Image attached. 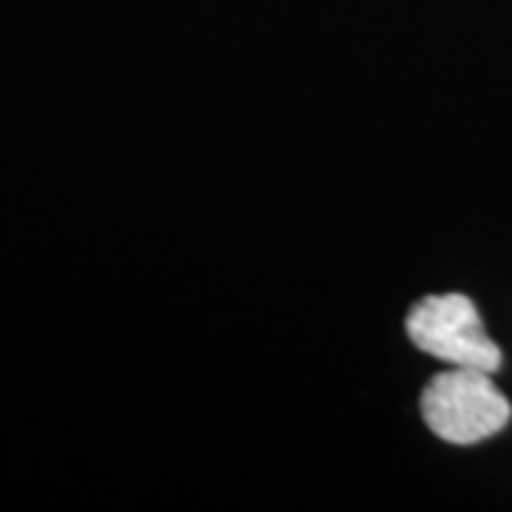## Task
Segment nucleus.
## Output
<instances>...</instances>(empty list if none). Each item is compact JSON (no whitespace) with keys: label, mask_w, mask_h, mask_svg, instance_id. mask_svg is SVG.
Wrapping results in <instances>:
<instances>
[{"label":"nucleus","mask_w":512,"mask_h":512,"mask_svg":"<svg viewBox=\"0 0 512 512\" xmlns=\"http://www.w3.org/2000/svg\"><path fill=\"white\" fill-rule=\"evenodd\" d=\"M421 419L436 439L458 447L493 439L512 419L510 399L493 373L450 367L436 373L421 393Z\"/></svg>","instance_id":"1"},{"label":"nucleus","mask_w":512,"mask_h":512,"mask_svg":"<svg viewBox=\"0 0 512 512\" xmlns=\"http://www.w3.org/2000/svg\"><path fill=\"white\" fill-rule=\"evenodd\" d=\"M407 336L413 348L450 367H473L498 373L504 353L484 328L476 302L464 293H433L419 299L407 319Z\"/></svg>","instance_id":"2"}]
</instances>
